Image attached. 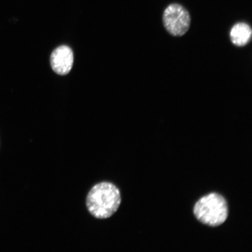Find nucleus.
<instances>
[{"label":"nucleus","instance_id":"1","mask_svg":"<svg viewBox=\"0 0 252 252\" xmlns=\"http://www.w3.org/2000/svg\"><path fill=\"white\" fill-rule=\"evenodd\" d=\"M121 201L119 189L112 183L104 182L91 189L87 195L86 206L94 218L106 219L117 212Z\"/></svg>","mask_w":252,"mask_h":252},{"label":"nucleus","instance_id":"2","mask_svg":"<svg viewBox=\"0 0 252 252\" xmlns=\"http://www.w3.org/2000/svg\"><path fill=\"white\" fill-rule=\"evenodd\" d=\"M193 213L201 223L216 227L222 224L227 219L228 204L221 195L210 193L197 201L194 206Z\"/></svg>","mask_w":252,"mask_h":252},{"label":"nucleus","instance_id":"3","mask_svg":"<svg viewBox=\"0 0 252 252\" xmlns=\"http://www.w3.org/2000/svg\"><path fill=\"white\" fill-rule=\"evenodd\" d=\"M163 26L169 34L181 37L188 32L191 24V17L184 6L173 3L167 7L162 15Z\"/></svg>","mask_w":252,"mask_h":252},{"label":"nucleus","instance_id":"4","mask_svg":"<svg viewBox=\"0 0 252 252\" xmlns=\"http://www.w3.org/2000/svg\"><path fill=\"white\" fill-rule=\"evenodd\" d=\"M74 63V54L67 46H61L53 52L50 63L53 71L59 75H66L71 70Z\"/></svg>","mask_w":252,"mask_h":252},{"label":"nucleus","instance_id":"5","mask_svg":"<svg viewBox=\"0 0 252 252\" xmlns=\"http://www.w3.org/2000/svg\"><path fill=\"white\" fill-rule=\"evenodd\" d=\"M252 31L250 25L245 23H236L230 31V39L234 45L243 47L250 42Z\"/></svg>","mask_w":252,"mask_h":252}]
</instances>
